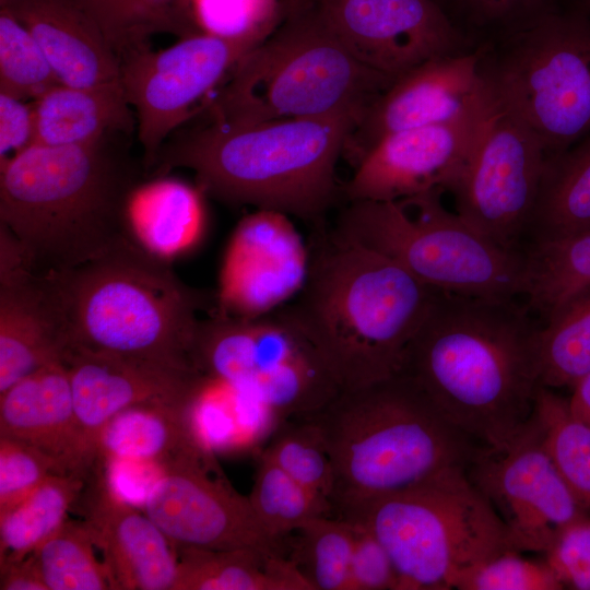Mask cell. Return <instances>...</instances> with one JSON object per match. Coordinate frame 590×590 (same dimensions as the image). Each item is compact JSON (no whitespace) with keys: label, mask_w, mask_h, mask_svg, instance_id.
Wrapping results in <instances>:
<instances>
[{"label":"cell","mask_w":590,"mask_h":590,"mask_svg":"<svg viewBox=\"0 0 590 590\" xmlns=\"http://www.w3.org/2000/svg\"><path fill=\"white\" fill-rule=\"evenodd\" d=\"M541 327L517 299L438 290L400 371L455 428L499 447L533 416Z\"/></svg>","instance_id":"cell-1"},{"label":"cell","mask_w":590,"mask_h":590,"mask_svg":"<svg viewBox=\"0 0 590 590\" xmlns=\"http://www.w3.org/2000/svg\"><path fill=\"white\" fill-rule=\"evenodd\" d=\"M32 144L0 162V225L16 239L32 270L59 274L134 236L129 204L146 174L126 138Z\"/></svg>","instance_id":"cell-2"},{"label":"cell","mask_w":590,"mask_h":590,"mask_svg":"<svg viewBox=\"0 0 590 590\" xmlns=\"http://www.w3.org/2000/svg\"><path fill=\"white\" fill-rule=\"evenodd\" d=\"M308 247L306 282L285 306L341 389L399 373L438 290L334 226L318 224Z\"/></svg>","instance_id":"cell-3"},{"label":"cell","mask_w":590,"mask_h":590,"mask_svg":"<svg viewBox=\"0 0 590 590\" xmlns=\"http://www.w3.org/2000/svg\"><path fill=\"white\" fill-rule=\"evenodd\" d=\"M359 118L339 114L250 123L204 118L173 132L150 177L188 168L203 194L318 225L341 193L335 168Z\"/></svg>","instance_id":"cell-4"},{"label":"cell","mask_w":590,"mask_h":590,"mask_svg":"<svg viewBox=\"0 0 590 590\" xmlns=\"http://www.w3.org/2000/svg\"><path fill=\"white\" fill-rule=\"evenodd\" d=\"M308 418L319 427L333 467L335 517L448 468L467 467L480 446L401 371L341 390Z\"/></svg>","instance_id":"cell-5"},{"label":"cell","mask_w":590,"mask_h":590,"mask_svg":"<svg viewBox=\"0 0 590 590\" xmlns=\"http://www.w3.org/2000/svg\"><path fill=\"white\" fill-rule=\"evenodd\" d=\"M394 80L352 54L318 0H281L274 30L239 60L201 113L244 123L362 117Z\"/></svg>","instance_id":"cell-6"},{"label":"cell","mask_w":590,"mask_h":590,"mask_svg":"<svg viewBox=\"0 0 590 590\" xmlns=\"http://www.w3.org/2000/svg\"><path fill=\"white\" fill-rule=\"evenodd\" d=\"M52 276L68 322L69 349L196 368L191 351L208 296L186 285L167 259L134 236Z\"/></svg>","instance_id":"cell-7"},{"label":"cell","mask_w":590,"mask_h":590,"mask_svg":"<svg viewBox=\"0 0 590 590\" xmlns=\"http://www.w3.org/2000/svg\"><path fill=\"white\" fill-rule=\"evenodd\" d=\"M465 468H448L339 516L363 524L381 542L399 590L456 589L471 568L512 550L503 521Z\"/></svg>","instance_id":"cell-8"},{"label":"cell","mask_w":590,"mask_h":590,"mask_svg":"<svg viewBox=\"0 0 590 590\" xmlns=\"http://www.w3.org/2000/svg\"><path fill=\"white\" fill-rule=\"evenodd\" d=\"M434 190L398 201L347 202L334 228L434 288L486 298L523 296L526 257L492 241Z\"/></svg>","instance_id":"cell-9"},{"label":"cell","mask_w":590,"mask_h":590,"mask_svg":"<svg viewBox=\"0 0 590 590\" xmlns=\"http://www.w3.org/2000/svg\"><path fill=\"white\" fill-rule=\"evenodd\" d=\"M486 103L526 125L546 155L590 133V21L562 7L532 26L480 45Z\"/></svg>","instance_id":"cell-10"},{"label":"cell","mask_w":590,"mask_h":590,"mask_svg":"<svg viewBox=\"0 0 590 590\" xmlns=\"http://www.w3.org/2000/svg\"><path fill=\"white\" fill-rule=\"evenodd\" d=\"M191 361L200 373L248 391L284 422L315 415L342 390L286 306L255 318L214 310L198 326Z\"/></svg>","instance_id":"cell-11"},{"label":"cell","mask_w":590,"mask_h":590,"mask_svg":"<svg viewBox=\"0 0 590 590\" xmlns=\"http://www.w3.org/2000/svg\"><path fill=\"white\" fill-rule=\"evenodd\" d=\"M263 40L200 33L160 51L145 46L120 58L146 175L170 134L204 109L239 60Z\"/></svg>","instance_id":"cell-12"},{"label":"cell","mask_w":590,"mask_h":590,"mask_svg":"<svg viewBox=\"0 0 590 590\" xmlns=\"http://www.w3.org/2000/svg\"><path fill=\"white\" fill-rule=\"evenodd\" d=\"M465 470L515 551L545 554L567 526L590 514L558 471L534 413L508 442L480 445Z\"/></svg>","instance_id":"cell-13"},{"label":"cell","mask_w":590,"mask_h":590,"mask_svg":"<svg viewBox=\"0 0 590 590\" xmlns=\"http://www.w3.org/2000/svg\"><path fill=\"white\" fill-rule=\"evenodd\" d=\"M546 156L526 125L489 107L471 155L447 191L455 212L497 245L523 250Z\"/></svg>","instance_id":"cell-14"},{"label":"cell","mask_w":590,"mask_h":590,"mask_svg":"<svg viewBox=\"0 0 590 590\" xmlns=\"http://www.w3.org/2000/svg\"><path fill=\"white\" fill-rule=\"evenodd\" d=\"M215 472V459L199 453L177 458L165 465L141 510L175 547H262L287 554L286 540L268 534L248 496Z\"/></svg>","instance_id":"cell-15"},{"label":"cell","mask_w":590,"mask_h":590,"mask_svg":"<svg viewBox=\"0 0 590 590\" xmlns=\"http://www.w3.org/2000/svg\"><path fill=\"white\" fill-rule=\"evenodd\" d=\"M331 27L369 68L398 78L432 58L473 49L435 0H318Z\"/></svg>","instance_id":"cell-16"},{"label":"cell","mask_w":590,"mask_h":590,"mask_svg":"<svg viewBox=\"0 0 590 590\" xmlns=\"http://www.w3.org/2000/svg\"><path fill=\"white\" fill-rule=\"evenodd\" d=\"M488 113L486 105L453 121L388 134L354 165L341 194L352 202L447 192L471 155Z\"/></svg>","instance_id":"cell-17"},{"label":"cell","mask_w":590,"mask_h":590,"mask_svg":"<svg viewBox=\"0 0 590 590\" xmlns=\"http://www.w3.org/2000/svg\"><path fill=\"white\" fill-rule=\"evenodd\" d=\"M308 269V244L290 215L257 209L241 219L227 245L215 311L236 318L275 311L299 293Z\"/></svg>","instance_id":"cell-18"},{"label":"cell","mask_w":590,"mask_h":590,"mask_svg":"<svg viewBox=\"0 0 590 590\" xmlns=\"http://www.w3.org/2000/svg\"><path fill=\"white\" fill-rule=\"evenodd\" d=\"M479 59L476 47L432 58L399 75L365 109L343 155L355 165L388 134L453 121L485 107Z\"/></svg>","instance_id":"cell-19"},{"label":"cell","mask_w":590,"mask_h":590,"mask_svg":"<svg viewBox=\"0 0 590 590\" xmlns=\"http://www.w3.org/2000/svg\"><path fill=\"white\" fill-rule=\"evenodd\" d=\"M62 362L75 415L94 458L97 435L115 414L142 403L187 405L202 375L196 368L76 347L69 349Z\"/></svg>","instance_id":"cell-20"},{"label":"cell","mask_w":590,"mask_h":590,"mask_svg":"<svg viewBox=\"0 0 590 590\" xmlns=\"http://www.w3.org/2000/svg\"><path fill=\"white\" fill-rule=\"evenodd\" d=\"M69 330L52 275L23 257L0 260V393L40 367L62 361Z\"/></svg>","instance_id":"cell-21"},{"label":"cell","mask_w":590,"mask_h":590,"mask_svg":"<svg viewBox=\"0 0 590 590\" xmlns=\"http://www.w3.org/2000/svg\"><path fill=\"white\" fill-rule=\"evenodd\" d=\"M81 507L115 590H172L177 551L141 509L115 497L93 468ZM83 488V489H84Z\"/></svg>","instance_id":"cell-22"},{"label":"cell","mask_w":590,"mask_h":590,"mask_svg":"<svg viewBox=\"0 0 590 590\" xmlns=\"http://www.w3.org/2000/svg\"><path fill=\"white\" fill-rule=\"evenodd\" d=\"M0 436L38 448L69 473L88 475L95 462L62 361L40 367L0 393Z\"/></svg>","instance_id":"cell-23"},{"label":"cell","mask_w":590,"mask_h":590,"mask_svg":"<svg viewBox=\"0 0 590 590\" xmlns=\"http://www.w3.org/2000/svg\"><path fill=\"white\" fill-rule=\"evenodd\" d=\"M32 34L61 84L93 86L120 80V61L74 0H0Z\"/></svg>","instance_id":"cell-24"},{"label":"cell","mask_w":590,"mask_h":590,"mask_svg":"<svg viewBox=\"0 0 590 590\" xmlns=\"http://www.w3.org/2000/svg\"><path fill=\"white\" fill-rule=\"evenodd\" d=\"M186 422L197 447L212 458L244 452L257 457L284 423L248 391L204 374L187 404Z\"/></svg>","instance_id":"cell-25"},{"label":"cell","mask_w":590,"mask_h":590,"mask_svg":"<svg viewBox=\"0 0 590 590\" xmlns=\"http://www.w3.org/2000/svg\"><path fill=\"white\" fill-rule=\"evenodd\" d=\"M32 106L37 145L84 144L110 133L131 134L137 126L120 80L84 87L58 84Z\"/></svg>","instance_id":"cell-26"},{"label":"cell","mask_w":590,"mask_h":590,"mask_svg":"<svg viewBox=\"0 0 590 590\" xmlns=\"http://www.w3.org/2000/svg\"><path fill=\"white\" fill-rule=\"evenodd\" d=\"M172 590H312L286 553L262 547H176Z\"/></svg>","instance_id":"cell-27"},{"label":"cell","mask_w":590,"mask_h":590,"mask_svg":"<svg viewBox=\"0 0 590 590\" xmlns=\"http://www.w3.org/2000/svg\"><path fill=\"white\" fill-rule=\"evenodd\" d=\"M590 231V133L547 155L523 247Z\"/></svg>","instance_id":"cell-28"},{"label":"cell","mask_w":590,"mask_h":590,"mask_svg":"<svg viewBox=\"0 0 590 590\" xmlns=\"http://www.w3.org/2000/svg\"><path fill=\"white\" fill-rule=\"evenodd\" d=\"M203 192L182 181L155 177L133 192L128 211L134 237L165 259L193 247L205 224Z\"/></svg>","instance_id":"cell-29"},{"label":"cell","mask_w":590,"mask_h":590,"mask_svg":"<svg viewBox=\"0 0 590 590\" xmlns=\"http://www.w3.org/2000/svg\"><path fill=\"white\" fill-rule=\"evenodd\" d=\"M186 408L168 403H142L118 412L97 435L95 461L129 458L167 465L189 453L209 457L190 436Z\"/></svg>","instance_id":"cell-30"},{"label":"cell","mask_w":590,"mask_h":590,"mask_svg":"<svg viewBox=\"0 0 590 590\" xmlns=\"http://www.w3.org/2000/svg\"><path fill=\"white\" fill-rule=\"evenodd\" d=\"M96 23L120 58L149 46L152 35L167 33L180 39L203 33L193 0H74Z\"/></svg>","instance_id":"cell-31"},{"label":"cell","mask_w":590,"mask_h":590,"mask_svg":"<svg viewBox=\"0 0 590 590\" xmlns=\"http://www.w3.org/2000/svg\"><path fill=\"white\" fill-rule=\"evenodd\" d=\"M523 296L532 315L545 322L566 302L590 286V231L523 247Z\"/></svg>","instance_id":"cell-32"},{"label":"cell","mask_w":590,"mask_h":590,"mask_svg":"<svg viewBox=\"0 0 590 590\" xmlns=\"http://www.w3.org/2000/svg\"><path fill=\"white\" fill-rule=\"evenodd\" d=\"M87 475L52 474L24 499L0 512V565L28 556L66 520Z\"/></svg>","instance_id":"cell-33"},{"label":"cell","mask_w":590,"mask_h":590,"mask_svg":"<svg viewBox=\"0 0 590 590\" xmlns=\"http://www.w3.org/2000/svg\"><path fill=\"white\" fill-rule=\"evenodd\" d=\"M539 354L541 386L550 389H573L590 369V286L542 323Z\"/></svg>","instance_id":"cell-34"},{"label":"cell","mask_w":590,"mask_h":590,"mask_svg":"<svg viewBox=\"0 0 590 590\" xmlns=\"http://www.w3.org/2000/svg\"><path fill=\"white\" fill-rule=\"evenodd\" d=\"M287 555L312 590H350L354 546L352 522L316 518L286 538Z\"/></svg>","instance_id":"cell-35"},{"label":"cell","mask_w":590,"mask_h":590,"mask_svg":"<svg viewBox=\"0 0 590 590\" xmlns=\"http://www.w3.org/2000/svg\"><path fill=\"white\" fill-rule=\"evenodd\" d=\"M250 505L269 535L284 541L307 522L333 516V506L322 495L307 488L280 467L257 456Z\"/></svg>","instance_id":"cell-36"},{"label":"cell","mask_w":590,"mask_h":590,"mask_svg":"<svg viewBox=\"0 0 590 590\" xmlns=\"http://www.w3.org/2000/svg\"><path fill=\"white\" fill-rule=\"evenodd\" d=\"M84 522L66 520L31 554L48 590H113Z\"/></svg>","instance_id":"cell-37"},{"label":"cell","mask_w":590,"mask_h":590,"mask_svg":"<svg viewBox=\"0 0 590 590\" xmlns=\"http://www.w3.org/2000/svg\"><path fill=\"white\" fill-rule=\"evenodd\" d=\"M534 415L558 471L590 512V425L569 410L568 399L540 386Z\"/></svg>","instance_id":"cell-38"},{"label":"cell","mask_w":590,"mask_h":590,"mask_svg":"<svg viewBox=\"0 0 590 590\" xmlns=\"http://www.w3.org/2000/svg\"><path fill=\"white\" fill-rule=\"evenodd\" d=\"M259 455L331 502L333 467L321 432L311 418L282 423Z\"/></svg>","instance_id":"cell-39"},{"label":"cell","mask_w":590,"mask_h":590,"mask_svg":"<svg viewBox=\"0 0 590 590\" xmlns=\"http://www.w3.org/2000/svg\"><path fill=\"white\" fill-rule=\"evenodd\" d=\"M61 84L27 28L0 9V93L20 99L42 96Z\"/></svg>","instance_id":"cell-40"},{"label":"cell","mask_w":590,"mask_h":590,"mask_svg":"<svg viewBox=\"0 0 590 590\" xmlns=\"http://www.w3.org/2000/svg\"><path fill=\"white\" fill-rule=\"evenodd\" d=\"M560 8V0H451L449 16L475 48L526 30Z\"/></svg>","instance_id":"cell-41"},{"label":"cell","mask_w":590,"mask_h":590,"mask_svg":"<svg viewBox=\"0 0 590 590\" xmlns=\"http://www.w3.org/2000/svg\"><path fill=\"white\" fill-rule=\"evenodd\" d=\"M203 33L266 39L281 16V0H193Z\"/></svg>","instance_id":"cell-42"},{"label":"cell","mask_w":590,"mask_h":590,"mask_svg":"<svg viewBox=\"0 0 590 590\" xmlns=\"http://www.w3.org/2000/svg\"><path fill=\"white\" fill-rule=\"evenodd\" d=\"M458 590H560L564 589L544 560H532L515 550L504 551L471 568Z\"/></svg>","instance_id":"cell-43"},{"label":"cell","mask_w":590,"mask_h":590,"mask_svg":"<svg viewBox=\"0 0 590 590\" xmlns=\"http://www.w3.org/2000/svg\"><path fill=\"white\" fill-rule=\"evenodd\" d=\"M69 473L26 442L0 436V512L14 506L52 474Z\"/></svg>","instance_id":"cell-44"},{"label":"cell","mask_w":590,"mask_h":590,"mask_svg":"<svg viewBox=\"0 0 590 590\" xmlns=\"http://www.w3.org/2000/svg\"><path fill=\"white\" fill-rule=\"evenodd\" d=\"M544 556L564 588L590 590V514L567 526Z\"/></svg>","instance_id":"cell-45"},{"label":"cell","mask_w":590,"mask_h":590,"mask_svg":"<svg viewBox=\"0 0 590 590\" xmlns=\"http://www.w3.org/2000/svg\"><path fill=\"white\" fill-rule=\"evenodd\" d=\"M352 524L354 546L350 590H399L398 574L386 547L366 527Z\"/></svg>","instance_id":"cell-46"},{"label":"cell","mask_w":590,"mask_h":590,"mask_svg":"<svg viewBox=\"0 0 590 590\" xmlns=\"http://www.w3.org/2000/svg\"><path fill=\"white\" fill-rule=\"evenodd\" d=\"M94 467L115 497L139 509L165 471L161 463L129 458L96 460Z\"/></svg>","instance_id":"cell-47"},{"label":"cell","mask_w":590,"mask_h":590,"mask_svg":"<svg viewBox=\"0 0 590 590\" xmlns=\"http://www.w3.org/2000/svg\"><path fill=\"white\" fill-rule=\"evenodd\" d=\"M35 119L32 104L0 93V162L31 146L34 142ZM11 156V157H12Z\"/></svg>","instance_id":"cell-48"},{"label":"cell","mask_w":590,"mask_h":590,"mask_svg":"<svg viewBox=\"0 0 590 590\" xmlns=\"http://www.w3.org/2000/svg\"><path fill=\"white\" fill-rule=\"evenodd\" d=\"M1 590H48L31 556L0 565Z\"/></svg>","instance_id":"cell-49"},{"label":"cell","mask_w":590,"mask_h":590,"mask_svg":"<svg viewBox=\"0 0 590 590\" xmlns=\"http://www.w3.org/2000/svg\"><path fill=\"white\" fill-rule=\"evenodd\" d=\"M568 406L576 417L590 425V369L574 386Z\"/></svg>","instance_id":"cell-50"},{"label":"cell","mask_w":590,"mask_h":590,"mask_svg":"<svg viewBox=\"0 0 590 590\" xmlns=\"http://www.w3.org/2000/svg\"><path fill=\"white\" fill-rule=\"evenodd\" d=\"M564 8L578 12L590 21V0H567Z\"/></svg>","instance_id":"cell-51"},{"label":"cell","mask_w":590,"mask_h":590,"mask_svg":"<svg viewBox=\"0 0 590 590\" xmlns=\"http://www.w3.org/2000/svg\"><path fill=\"white\" fill-rule=\"evenodd\" d=\"M449 15V8L451 0H435ZM451 19V17H450Z\"/></svg>","instance_id":"cell-52"}]
</instances>
